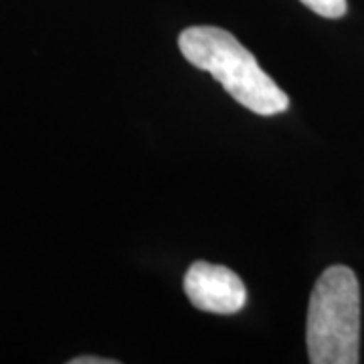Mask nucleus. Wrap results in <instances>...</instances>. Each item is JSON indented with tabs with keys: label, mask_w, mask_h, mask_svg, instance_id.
Returning a JSON list of instances; mask_svg holds the SVG:
<instances>
[{
	"label": "nucleus",
	"mask_w": 364,
	"mask_h": 364,
	"mask_svg": "<svg viewBox=\"0 0 364 364\" xmlns=\"http://www.w3.org/2000/svg\"><path fill=\"white\" fill-rule=\"evenodd\" d=\"M299 2L324 18H340L348 11L346 0H299Z\"/></svg>",
	"instance_id": "obj_4"
},
{
	"label": "nucleus",
	"mask_w": 364,
	"mask_h": 364,
	"mask_svg": "<svg viewBox=\"0 0 364 364\" xmlns=\"http://www.w3.org/2000/svg\"><path fill=\"white\" fill-rule=\"evenodd\" d=\"M69 364H117L114 358H97V356H77V358H71Z\"/></svg>",
	"instance_id": "obj_5"
},
{
	"label": "nucleus",
	"mask_w": 364,
	"mask_h": 364,
	"mask_svg": "<svg viewBox=\"0 0 364 364\" xmlns=\"http://www.w3.org/2000/svg\"><path fill=\"white\" fill-rule=\"evenodd\" d=\"M184 291L191 304L210 314H237L247 301L241 277L229 267L196 261L184 275Z\"/></svg>",
	"instance_id": "obj_3"
},
{
	"label": "nucleus",
	"mask_w": 364,
	"mask_h": 364,
	"mask_svg": "<svg viewBox=\"0 0 364 364\" xmlns=\"http://www.w3.org/2000/svg\"><path fill=\"white\" fill-rule=\"evenodd\" d=\"M184 59L210 73L237 104L257 116H277L289 107L287 93L257 63V59L219 26H191L178 37Z\"/></svg>",
	"instance_id": "obj_1"
},
{
	"label": "nucleus",
	"mask_w": 364,
	"mask_h": 364,
	"mask_svg": "<svg viewBox=\"0 0 364 364\" xmlns=\"http://www.w3.org/2000/svg\"><path fill=\"white\" fill-rule=\"evenodd\" d=\"M306 340L312 364L360 360V287L350 267L332 265L318 277L310 296Z\"/></svg>",
	"instance_id": "obj_2"
}]
</instances>
